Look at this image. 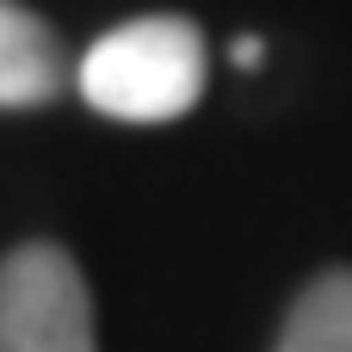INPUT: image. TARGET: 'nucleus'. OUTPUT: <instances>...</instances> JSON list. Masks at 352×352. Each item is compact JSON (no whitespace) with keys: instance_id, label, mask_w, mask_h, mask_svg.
<instances>
[{"instance_id":"f257e3e1","label":"nucleus","mask_w":352,"mask_h":352,"mask_svg":"<svg viewBox=\"0 0 352 352\" xmlns=\"http://www.w3.org/2000/svg\"><path fill=\"white\" fill-rule=\"evenodd\" d=\"M80 99L124 124H167L204 93V37L192 19L155 12L105 31L80 56Z\"/></svg>"},{"instance_id":"f03ea898","label":"nucleus","mask_w":352,"mask_h":352,"mask_svg":"<svg viewBox=\"0 0 352 352\" xmlns=\"http://www.w3.org/2000/svg\"><path fill=\"white\" fill-rule=\"evenodd\" d=\"M0 352H99L93 297L68 248L25 241L0 266Z\"/></svg>"},{"instance_id":"7ed1b4c3","label":"nucleus","mask_w":352,"mask_h":352,"mask_svg":"<svg viewBox=\"0 0 352 352\" xmlns=\"http://www.w3.org/2000/svg\"><path fill=\"white\" fill-rule=\"evenodd\" d=\"M62 87V43L56 31L25 12L19 0H0V105H43Z\"/></svg>"},{"instance_id":"20e7f679","label":"nucleus","mask_w":352,"mask_h":352,"mask_svg":"<svg viewBox=\"0 0 352 352\" xmlns=\"http://www.w3.org/2000/svg\"><path fill=\"white\" fill-rule=\"evenodd\" d=\"M278 352H352V272H328L297 297Z\"/></svg>"},{"instance_id":"39448f33","label":"nucleus","mask_w":352,"mask_h":352,"mask_svg":"<svg viewBox=\"0 0 352 352\" xmlns=\"http://www.w3.org/2000/svg\"><path fill=\"white\" fill-rule=\"evenodd\" d=\"M235 62H241V68H260V62H266V43H260V37H241V43H235Z\"/></svg>"}]
</instances>
